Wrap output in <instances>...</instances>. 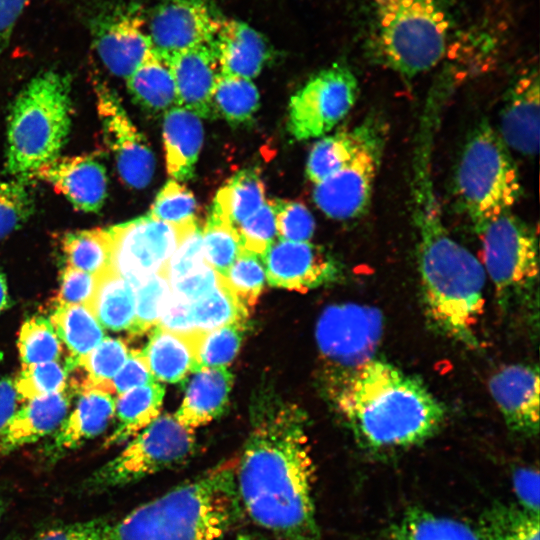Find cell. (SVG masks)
<instances>
[{
  "label": "cell",
  "instance_id": "cell-1",
  "mask_svg": "<svg viewBox=\"0 0 540 540\" xmlns=\"http://www.w3.org/2000/svg\"><path fill=\"white\" fill-rule=\"evenodd\" d=\"M306 426L307 415L296 404L265 396L254 405L251 430L237 458L244 514L282 540H320Z\"/></svg>",
  "mask_w": 540,
  "mask_h": 540
},
{
  "label": "cell",
  "instance_id": "cell-2",
  "mask_svg": "<svg viewBox=\"0 0 540 540\" xmlns=\"http://www.w3.org/2000/svg\"><path fill=\"white\" fill-rule=\"evenodd\" d=\"M418 148L412 196L423 308L438 332L475 348L486 273L482 263L445 227L433 189L430 148Z\"/></svg>",
  "mask_w": 540,
  "mask_h": 540
},
{
  "label": "cell",
  "instance_id": "cell-3",
  "mask_svg": "<svg viewBox=\"0 0 540 540\" xmlns=\"http://www.w3.org/2000/svg\"><path fill=\"white\" fill-rule=\"evenodd\" d=\"M321 388L357 442L374 451L420 444L440 429L446 416L444 405L422 380L380 359Z\"/></svg>",
  "mask_w": 540,
  "mask_h": 540
},
{
  "label": "cell",
  "instance_id": "cell-4",
  "mask_svg": "<svg viewBox=\"0 0 540 540\" xmlns=\"http://www.w3.org/2000/svg\"><path fill=\"white\" fill-rule=\"evenodd\" d=\"M229 459L112 521L109 540H224L244 511Z\"/></svg>",
  "mask_w": 540,
  "mask_h": 540
},
{
  "label": "cell",
  "instance_id": "cell-5",
  "mask_svg": "<svg viewBox=\"0 0 540 540\" xmlns=\"http://www.w3.org/2000/svg\"><path fill=\"white\" fill-rule=\"evenodd\" d=\"M365 41L372 63L413 78L444 58L452 31L448 0H372Z\"/></svg>",
  "mask_w": 540,
  "mask_h": 540
},
{
  "label": "cell",
  "instance_id": "cell-6",
  "mask_svg": "<svg viewBox=\"0 0 540 540\" xmlns=\"http://www.w3.org/2000/svg\"><path fill=\"white\" fill-rule=\"evenodd\" d=\"M70 126L68 76L48 70L34 77L16 98L9 115L6 171L30 178L58 157Z\"/></svg>",
  "mask_w": 540,
  "mask_h": 540
},
{
  "label": "cell",
  "instance_id": "cell-7",
  "mask_svg": "<svg viewBox=\"0 0 540 540\" xmlns=\"http://www.w3.org/2000/svg\"><path fill=\"white\" fill-rule=\"evenodd\" d=\"M522 186L517 165L499 133L480 122L465 143L455 174V193L476 232L510 212Z\"/></svg>",
  "mask_w": 540,
  "mask_h": 540
},
{
  "label": "cell",
  "instance_id": "cell-8",
  "mask_svg": "<svg viewBox=\"0 0 540 540\" xmlns=\"http://www.w3.org/2000/svg\"><path fill=\"white\" fill-rule=\"evenodd\" d=\"M194 430L173 415L158 416L125 448L83 483L86 492H104L138 482L187 461L195 452Z\"/></svg>",
  "mask_w": 540,
  "mask_h": 540
},
{
  "label": "cell",
  "instance_id": "cell-9",
  "mask_svg": "<svg viewBox=\"0 0 540 540\" xmlns=\"http://www.w3.org/2000/svg\"><path fill=\"white\" fill-rule=\"evenodd\" d=\"M483 268L503 310L526 300L538 281V235L531 225L505 213L477 231Z\"/></svg>",
  "mask_w": 540,
  "mask_h": 540
},
{
  "label": "cell",
  "instance_id": "cell-10",
  "mask_svg": "<svg viewBox=\"0 0 540 540\" xmlns=\"http://www.w3.org/2000/svg\"><path fill=\"white\" fill-rule=\"evenodd\" d=\"M382 333L383 316L375 307L357 303L326 307L315 330L321 387L373 360Z\"/></svg>",
  "mask_w": 540,
  "mask_h": 540
},
{
  "label": "cell",
  "instance_id": "cell-11",
  "mask_svg": "<svg viewBox=\"0 0 540 540\" xmlns=\"http://www.w3.org/2000/svg\"><path fill=\"white\" fill-rule=\"evenodd\" d=\"M196 223L195 219L171 224L147 214L106 228L111 244V268L136 288L146 278L166 271L170 257Z\"/></svg>",
  "mask_w": 540,
  "mask_h": 540
},
{
  "label": "cell",
  "instance_id": "cell-12",
  "mask_svg": "<svg viewBox=\"0 0 540 540\" xmlns=\"http://www.w3.org/2000/svg\"><path fill=\"white\" fill-rule=\"evenodd\" d=\"M358 81L347 65L334 63L312 76L290 99L287 128L297 140L331 131L352 109Z\"/></svg>",
  "mask_w": 540,
  "mask_h": 540
},
{
  "label": "cell",
  "instance_id": "cell-13",
  "mask_svg": "<svg viewBox=\"0 0 540 540\" xmlns=\"http://www.w3.org/2000/svg\"><path fill=\"white\" fill-rule=\"evenodd\" d=\"M146 23L140 4L131 1L104 4L91 15L94 48L112 74L127 78L153 49Z\"/></svg>",
  "mask_w": 540,
  "mask_h": 540
},
{
  "label": "cell",
  "instance_id": "cell-14",
  "mask_svg": "<svg viewBox=\"0 0 540 540\" xmlns=\"http://www.w3.org/2000/svg\"><path fill=\"white\" fill-rule=\"evenodd\" d=\"M382 126L351 162L332 176L315 184L313 199L328 217L350 220L363 215L369 207L385 145Z\"/></svg>",
  "mask_w": 540,
  "mask_h": 540
},
{
  "label": "cell",
  "instance_id": "cell-15",
  "mask_svg": "<svg viewBox=\"0 0 540 540\" xmlns=\"http://www.w3.org/2000/svg\"><path fill=\"white\" fill-rule=\"evenodd\" d=\"M93 86L104 140L113 153L118 173L126 185L142 189L154 175V154L117 94L101 80L96 79Z\"/></svg>",
  "mask_w": 540,
  "mask_h": 540
},
{
  "label": "cell",
  "instance_id": "cell-16",
  "mask_svg": "<svg viewBox=\"0 0 540 540\" xmlns=\"http://www.w3.org/2000/svg\"><path fill=\"white\" fill-rule=\"evenodd\" d=\"M223 19L211 0H161L146 26L153 50L165 61L185 49L211 42Z\"/></svg>",
  "mask_w": 540,
  "mask_h": 540
},
{
  "label": "cell",
  "instance_id": "cell-17",
  "mask_svg": "<svg viewBox=\"0 0 540 540\" xmlns=\"http://www.w3.org/2000/svg\"><path fill=\"white\" fill-rule=\"evenodd\" d=\"M270 286L297 292L336 281L340 264L322 246L310 242L274 241L261 256Z\"/></svg>",
  "mask_w": 540,
  "mask_h": 540
},
{
  "label": "cell",
  "instance_id": "cell-18",
  "mask_svg": "<svg viewBox=\"0 0 540 540\" xmlns=\"http://www.w3.org/2000/svg\"><path fill=\"white\" fill-rule=\"evenodd\" d=\"M488 388L507 427L534 436L539 431L538 367L525 363L506 365L489 379Z\"/></svg>",
  "mask_w": 540,
  "mask_h": 540
},
{
  "label": "cell",
  "instance_id": "cell-19",
  "mask_svg": "<svg viewBox=\"0 0 540 540\" xmlns=\"http://www.w3.org/2000/svg\"><path fill=\"white\" fill-rule=\"evenodd\" d=\"M164 62L174 79L176 105L198 117L214 118L212 98L221 69L211 42L185 49Z\"/></svg>",
  "mask_w": 540,
  "mask_h": 540
},
{
  "label": "cell",
  "instance_id": "cell-20",
  "mask_svg": "<svg viewBox=\"0 0 540 540\" xmlns=\"http://www.w3.org/2000/svg\"><path fill=\"white\" fill-rule=\"evenodd\" d=\"M30 178L48 182L77 210L99 211L107 197L105 167L93 156L57 157Z\"/></svg>",
  "mask_w": 540,
  "mask_h": 540
},
{
  "label": "cell",
  "instance_id": "cell-21",
  "mask_svg": "<svg viewBox=\"0 0 540 540\" xmlns=\"http://www.w3.org/2000/svg\"><path fill=\"white\" fill-rule=\"evenodd\" d=\"M539 74L531 70L506 93L500 113L499 135L509 149L534 156L539 147Z\"/></svg>",
  "mask_w": 540,
  "mask_h": 540
},
{
  "label": "cell",
  "instance_id": "cell-22",
  "mask_svg": "<svg viewBox=\"0 0 540 540\" xmlns=\"http://www.w3.org/2000/svg\"><path fill=\"white\" fill-rule=\"evenodd\" d=\"M211 44L221 73L252 80L272 58L268 40L247 23L223 19Z\"/></svg>",
  "mask_w": 540,
  "mask_h": 540
},
{
  "label": "cell",
  "instance_id": "cell-23",
  "mask_svg": "<svg viewBox=\"0 0 540 540\" xmlns=\"http://www.w3.org/2000/svg\"><path fill=\"white\" fill-rule=\"evenodd\" d=\"M115 414L113 395L99 391H82L74 410L53 433L45 455L57 460L87 441L102 434Z\"/></svg>",
  "mask_w": 540,
  "mask_h": 540
},
{
  "label": "cell",
  "instance_id": "cell-24",
  "mask_svg": "<svg viewBox=\"0 0 540 540\" xmlns=\"http://www.w3.org/2000/svg\"><path fill=\"white\" fill-rule=\"evenodd\" d=\"M233 379L227 367L200 368L186 382L185 396L174 418L192 430L219 418L228 407Z\"/></svg>",
  "mask_w": 540,
  "mask_h": 540
},
{
  "label": "cell",
  "instance_id": "cell-25",
  "mask_svg": "<svg viewBox=\"0 0 540 540\" xmlns=\"http://www.w3.org/2000/svg\"><path fill=\"white\" fill-rule=\"evenodd\" d=\"M70 398L65 390L26 401L0 435V455L54 433L68 414Z\"/></svg>",
  "mask_w": 540,
  "mask_h": 540
},
{
  "label": "cell",
  "instance_id": "cell-26",
  "mask_svg": "<svg viewBox=\"0 0 540 540\" xmlns=\"http://www.w3.org/2000/svg\"><path fill=\"white\" fill-rule=\"evenodd\" d=\"M203 333L196 330L184 334L155 327L142 350L155 380L185 382L190 373L199 370L198 348Z\"/></svg>",
  "mask_w": 540,
  "mask_h": 540
},
{
  "label": "cell",
  "instance_id": "cell-27",
  "mask_svg": "<svg viewBox=\"0 0 540 540\" xmlns=\"http://www.w3.org/2000/svg\"><path fill=\"white\" fill-rule=\"evenodd\" d=\"M204 130L196 114L181 106H173L164 114L163 144L168 175L183 181L193 177Z\"/></svg>",
  "mask_w": 540,
  "mask_h": 540
},
{
  "label": "cell",
  "instance_id": "cell-28",
  "mask_svg": "<svg viewBox=\"0 0 540 540\" xmlns=\"http://www.w3.org/2000/svg\"><path fill=\"white\" fill-rule=\"evenodd\" d=\"M381 126L378 120L371 118L351 130L322 137L309 153L308 179L318 184L345 167Z\"/></svg>",
  "mask_w": 540,
  "mask_h": 540
},
{
  "label": "cell",
  "instance_id": "cell-29",
  "mask_svg": "<svg viewBox=\"0 0 540 540\" xmlns=\"http://www.w3.org/2000/svg\"><path fill=\"white\" fill-rule=\"evenodd\" d=\"M165 387L158 381L136 387L117 396L116 426L105 440V447L129 441L151 424L160 414Z\"/></svg>",
  "mask_w": 540,
  "mask_h": 540
},
{
  "label": "cell",
  "instance_id": "cell-30",
  "mask_svg": "<svg viewBox=\"0 0 540 540\" xmlns=\"http://www.w3.org/2000/svg\"><path fill=\"white\" fill-rule=\"evenodd\" d=\"M104 329L129 332L135 320V288L112 268L98 274L87 306Z\"/></svg>",
  "mask_w": 540,
  "mask_h": 540
},
{
  "label": "cell",
  "instance_id": "cell-31",
  "mask_svg": "<svg viewBox=\"0 0 540 540\" xmlns=\"http://www.w3.org/2000/svg\"><path fill=\"white\" fill-rule=\"evenodd\" d=\"M125 79L132 99L146 111L161 113L176 106V89L171 71L153 49Z\"/></svg>",
  "mask_w": 540,
  "mask_h": 540
},
{
  "label": "cell",
  "instance_id": "cell-32",
  "mask_svg": "<svg viewBox=\"0 0 540 540\" xmlns=\"http://www.w3.org/2000/svg\"><path fill=\"white\" fill-rule=\"evenodd\" d=\"M49 320L69 351L66 364L70 371L105 338L104 329L85 305L53 306Z\"/></svg>",
  "mask_w": 540,
  "mask_h": 540
},
{
  "label": "cell",
  "instance_id": "cell-33",
  "mask_svg": "<svg viewBox=\"0 0 540 540\" xmlns=\"http://www.w3.org/2000/svg\"><path fill=\"white\" fill-rule=\"evenodd\" d=\"M266 201L265 186L257 170L243 169L221 187L211 209L227 218L237 228Z\"/></svg>",
  "mask_w": 540,
  "mask_h": 540
},
{
  "label": "cell",
  "instance_id": "cell-34",
  "mask_svg": "<svg viewBox=\"0 0 540 540\" xmlns=\"http://www.w3.org/2000/svg\"><path fill=\"white\" fill-rule=\"evenodd\" d=\"M391 533L395 540H482L470 526L419 508L407 510Z\"/></svg>",
  "mask_w": 540,
  "mask_h": 540
},
{
  "label": "cell",
  "instance_id": "cell-35",
  "mask_svg": "<svg viewBox=\"0 0 540 540\" xmlns=\"http://www.w3.org/2000/svg\"><path fill=\"white\" fill-rule=\"evenodd\" d=\"M259 103V92L252 80L220 73L212 98L214 118L243 124L252 119Z\"/></svg>",
  "mask_w": 540,
  "mask_h": 540
},
{
  "label": "cell",
  "instance_id": "cell-36",
  "mask_svg": "<svg viewBox=\"0 0 540 540\" xmlns=\"http://www.w3.org/2000/svg\"><path fill=\"white\" fill-rule=\"evenodd\" d=\"M67 266L101 274L111 268V244L106 229L67 232L61 240Z\"/></svg>",
  "mask_w": 540,
  "mask_h": 540
},
{
  "label": "cell",
  "instance_id": "cell-37",
  "mask_svg": "<svg viewBox=\"0 0 540 540\" xmlns=\"http://www.w3.org/2000/svg\"><path fill=\"white\" fill-rule=\"evenodd\" d=\"M191 312L196 329L202 332L236 322H246L248 317V309L221 275L212 290L191 303Z\"/></svg>",
  "mask_w": 540,
  "mask_h": 540
},
{
  "label": "cell",
  "instance_id": "cell-38",
  "mask_svg": "<svg viewBox=\"0 0 540 540\" xmlns=\"http://www.w3.org/2000/svg\"><path fill=\"white\" fill-rule=\"evenodd\" d=\"M128 354L129 349L124 341L105 337L89 353L79 359L77 367H81L86 376L76 388H79L80 392L99 390L108 393L111 380L125 363Z\"/></svg>",
  "mask_w": 540,
  "mask_h": 540
},
{
  "label": "cell",
  "instance_id": "cell-39",
  "mask_svg": "<svg viewBox=\"0 0 540 540\" xmlns=\"http://www.w3.org/2000/svg\"><path fill=\"white\" fill-rule=\"evenodd\" d=\"M202 243L205 262L222 276L242 249L235 226L212 209L202 228Z\"/></svg>",
  "mask_w": 540,
  "mask_h": 540
},
{
  "label": "cell",
  "instance_id": "cell-40",
  "mask_svg": "<svg viewBox=\"0 0 540 540\" xmlns=\"http://www.w3.org/2000/svg\"><path fill=\"white\" fill-rule=\"evenodd\" d=\"M17 346L22 366L60 360L63 348L49 318L41 315L22 324Z\"/></svg>",
  "mask_w": 540,
  "mask_h": 540
},
{
  "label": "cell",
  "instance_id": "cell-41",
  "mask_svg": "<svg viewBox=\"0 0 540 540\" xmlns=\"http://www.w3.org/2000/svg\"><path fill=\"white\" fill-rule=\"evenodd\" d=\"M171 292L166 271L143 280L135 288V320L128 333L141 336L157 327Z\"/></svg>",
  "mask_w": 540,
  "mask_h": 540
},
{
  "label": "cell",
  "instance_id": "cell-42",
  "mask_svg": "<svg viewBox=\"0 0 540 540\" xmlns=\"http://www.w3.org/2000/svg\"><path fill=\"white\" fill-rule=\"evenodd\" d=\"M539 516L523 509L495 507L482 518V540H540Z\"/></svg>",
  "mask_w": 540,
  "mask_h": 540
},
{
  "label": "cell",
  "instance_id": "cell-43",
  "mask_svg": "<svg viewBox=\"0 0 540 540\" xmlns=\"http://www.w3.org/2000/svg\"><path fill=\"white\" fill-rule=\"evenodd\" d=\"M69 372L60 360L22 366L13 383L20 400L28 401L65 391Z\"/></svg>",
  "mask_w": 540,
  "mask_h": 540
},
{
  "label": "cell",
  "instance_id": "cell-44",
  "mask_svg": "<svg viewBox=\"0 0 540 540\" xmlns=\"http://www.w3.org/2000/svg\"><path fill=\"white\" fill-rule=\"evenodd\" d=\"M223 278L247 309L253 307L266 284L261 256L241 249Z\"/></svg>",
  "mask_w": 540,
  "mask_h": 540
},
{
  "label": "cell",
  "instance_id": "cell-45",
  "mask_svg": "<svg viewBox=\"0 0 540 540\" xmlns=\"http://www.w3.org/2000/svg\"><path fill=\"white\" fill-rule=\"evenodd\" d=\"M246 322H236L204 332L199 348L198 362L202 367H226L237 355L244 334Z\"/></svg>",
  "mask_w": 540,
  "mask_h": 540
},
{
  "label": "cell",
  "instance_id": "cell-46",
  "mask_svg": "<svg viewBox=\"0 0 540 540\" xmlns=\"http://www.w3.org/2000/svg\"><path fill=\"white\" fill-rule=\"evenodd\" d=\"M196 206L193 193L170 179L156 195L148 215L166 223L183 224L196 219Z\"/></svg>",
  "mask_w": 540,
  "mask_h": 540
},
{
  "label": "cell",
  "instance_id": "cell-47",
  "mask_svg": "<svg viewBox=\"0 0 540 540\" xmlns=\"http://www.w3.org/2000/svg\"><path fill=\"white\" fill-rule=\"evenodd\" d=\"M20 178L0 182V239L20 228L34 210V199Z\"/></svg>",
  "mask_w": 540,
  "mask_h": 540
},
{
  "label": "cell",
  "instance_id": "cell-48",
  "mask_svg": "<svg viewBox=\"0 0 540 540\" xmlns=\"http://www.w3.org/2000/svg\"><path fill=\"white\" fill-rule=\"evenodd\" d=\"M241 248L262 256L276 241L277 230L272 200H266L250 217L237 226Z\"/></svg>",
  "mask_w": 540,
  "mask_h": 540
},
{
  "label": "cell",
  "instance_id": "cell-49",
  "mask_svg": "<svg viewBox=\"0 0 540 540\" xmlns=\"http://www.w3.org/2000/svg\"><path fill=\"white\" fill-rule=\"evenodd\" d=\"M277 236L280 240L309 242L315 221L309 209L300 202L273 199Z\"/></svg>",
  "mask_w": 540,
  "mask_h": 540
},
{
  "label": "cell",
  "instance_id": "cell-50",
  "mask_svg": "<svg viewBox=\"0 0 540 540\" xmlns=\"http://www.w3.org/2000/svg\"><path fill=\"white\" fill-rule=\"evenodd\" d=\"M202 228L198 222L188 231L170 257L166 272L170 284L205 264Z\"/></svg>",
  "mask_w": 540,
  "mask_h": 540
},
{
  "label": "cell",
  "instance_id": "cell-51",
  "mask_svg": "<svg viewBox=\"0 0 540 540\" xmlns=\"http://www.w3.org/2000/svg\"><path fill=\"white\" fill-rule=\"evenodd\" d=\"M98 274H91L67 266L60 278V287L54 299V306H88L97 285Z\"/></svg>",
  "mask_w": 540,
  "mask_h": 540
},
{
  "label": "cell",
  "instance_id": "cell-52",
  "mask_svg": "<svg viewBox=\"0 0 540 540\" xmlns=\"http://www.w3.org/2000/svg\"><path fill=\"white\" fill-rule=\"evenodd\" d=\"M155 381L143 352L140 350H131L125 363L111 380L108 393L118 396L136 387Z\"/></svg>",
  "mask_w": 540,
  "mask_h": 540
},
{
  "label": "cell",
  "instance_id": "cell-53",
  "mask_svg": "<svg viewBox=\"0 0 540 540\" xmlns=\"http://www.w3.org/2000/svg\"><path fill=\"white\" fill-rule=\"evenodd\" d=\"M112 521L93 518L51 528L34 540H109Z\"/></svg>",
  "mask_w": 540,
  "mask_h": 540
},
{
  "label": "cell",
  "instance_id": "cell-54",
  "mask_svg": "<svg viewBox=\"0 0 540 540\" xmlns=\"http://www.w3.org/2000/svg\"><path fill=\"white\" fill-rule=\"evenodd\" d=\"M220 274L207 263L171 284L172 291L189 302H194L212 290L219 282Z\"/></svg>",
  "mask_w": 540,
  "mask_h": 540
},
{
  "label": "cell",
  "instance_id": "cell-55",
  "mask_svg": "<svg viewBox=\"0 0 540 540\" xmlns=\"http://www.w3.org/2000/svg\"><path fill=\"white\" fill-rule=\"evenodd\" d=\"M158 326L184 334L196 331L191 312V302L172 291Z\"/></svg>",
  "mask_w": 540,
  "mask_h": 540
},
{
  "label": "cell",
  "instance_id": "cell-56",
  "mask_svg": "<svg viewBox=\"0 0 540 540\" xmlns=\"http://www.w3.org/2000/svg\"><path fill=\"white\" fill-rule=\"evenodd\" d=\"M539 473L533 468H520L513 474V487L522 509L539 516Z\"/></svg>",
  "mask_w": 540,
  "mask_h": 540
},
{
  "label": "cell",
  "instance_id": "cell-57",
  "mask_svg": "<svg viewBox=\"0 0 540 540\" xmlns=\"http://www.w3.org/2000/svg\"><path fill=\"white\" fill-rule=\"evenodd\" d=\"M30 0H0V54L8 46L14 29Z\"/></svg>",
  "mask_w": 540,
  "mask_h": 540
},
{
  "label": "cell",
  "instance_id": "cell-58",
  "mask_svg": "<svg viewBox=\"0 0 540 540\" xmlns=\"http://www.w3.org/2000/svg\"><path fill=\"white\" fill-rule=\"evenodd\" d=\"M20 398L15 390L13 380H0V435L17 411Z\"/></svg>",
  "mask_w": 540,
  "mask_h": 540
},
{
  "label": "cell",
  "instance_id": "cell-59",
  "mask_svg": "<svg viewBox=\"0 0 540 540\" xmlns=\"http://www.w3.org/2000/svg\"><path fill=\"white\" fill-rule=\"evenodd\" d=\"M8 303H9V295H8L7 282H6V278L4 274L0 270V314L8 306Z\"/></svg>",
  "mask_w": 540,
  "mask_h": 540
},
{
  "label": "cell",
  "instance_id": "cell-60",
  "mask_svg": "<svg viewBox=\"0 0 540 540\" xmlns=\"http://www.w3.org/2000/svg\"><path fill=\"white\" fill-rule=\"evenodd\" d=\"M235 540H258L249 535H240Z\"/></svg>",
  "mask_w": 540,
  "mask_h": 540
},
{
  "label": "cell",
  "instance_id": "cell-61",
  "mask_svg": "<svg viewBox=\"0 0 540 540\" xmlns=\"http://www.w3.org/2000/svg\"><path fill=\"white\" fill-rule=\"evenodd\" d=\"M3 508H4V507H3V501H2V499H1V497H0V518H1L2 513H3Z\"/></svg>",
  "mask_w": 540,
  "mask_h": 540
},
{
  "label": "cell",
  "instance_id": "cell-62",
  "mask_svg": "<svg viewBox=\"0 0 540 540\" xmlns=\"http://www.w3.org/2000/svg\"><path fill=\"white\" fill-rule=\"evenodd\" d=\"M11 540H24V539H22V538H17V539H11ZM32 540H34V539H32Z\"/></svg>",
  "mask_w": 540,
  "mask_h": 540
}]
</instances>
